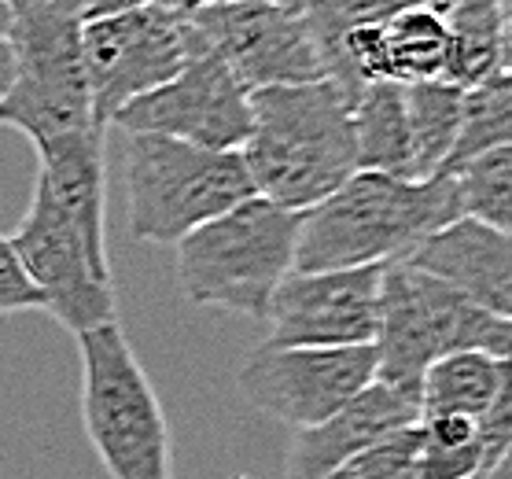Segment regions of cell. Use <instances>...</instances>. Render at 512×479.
Here are the masks:
<instances>
[{"mask_svg":"<svg viewBox=\"0 0 512 479\" xmlns=\"http://www.w3.org/2000/svg\"><path fill=\"white\" fill-rule=\"evenodd\" d=\"M461 218L454 174L424 181L358 170L317 207L303 211L295 273L406 262L428 236Z\"/></svg>","mask_w":512,"mask_h":479,"instance_id":"1","label":"cell"},{"mask_svg":"<svg viewBox=\"0 0 512 479\" xmlns=\"http://www.w3.org/2000/svg\"><path fill=\"white\" fill-rule=\"evenodd\" d=\"M255 196L303 214L358 174L350 96L336 82L251 93V137L240 148Z\"/></svg>","mask_w":512,"mask_h":479,"instance_id":"2","label":"cell"},{"mask_svg":"<svg viewBox=\"0 0 512 479\" xmlns=\"http://www.w3.org/2000/svg\"><path fill=\"white\" fill-rule=\"evenodd\" d=\"M303 214L262 196L236 203L177 244V284L188 303L266 317L288 273H295Z\"/></svg>","mask_w":512,"mask_h":479,"instance_id":"3","label":"cell"},{"mask_svg":"<svg viewBox=\"0 0 512 479\" xmlns=\"http://www.w3.org/2000/svg\"><path fill=\"white\" fill-rule=\"evenodd\" d=\"M373 351L376 380L417 402L424 373L446 354L487 351L512 358V321L472 306L409 262H391L384 266Z\"/></svg>","mask_w":512,"mask_h":479,"instance_id":"4","label":"cell"},{"mask_svg":"<svg viewBox=\"0 0 512 479\" xmlns=\"http://www.w3.org/2000/svg\"><path fill=\"white\" fill-rule=\"evenodd\" d=\"M122 177L129 236L163 247H177L199 225L255 196L240 152H210L159 133H126Z\"/></svg>","mask_w":512,"mask_h":479,"instance_id":"5","label":"cell"},{"mask_svg":"<svg viewBox=\"0 0 512 479\" xmlns=\"http://www.w3.org/2000/svg\"><path fill=\"white\" fill-rule=\"evenodd\" d=\"M15 85L0 104V126L30 137L34 152L107 133L93 115L82 63V15L56 0H15Z\"/></svg>","mask_w":512,"mask_h":479,"instance_id":"6","label":"cell"},{"mask_svg":"<svg viewBox=\"0 0 512 479\" xmlns=\"http://www.w3.org/2000/svg\"><path fill=\"white\" fill-rule=\"evenodd\" d=\"M82 424L111 479H174V435L118 321L78 336Z\"/></svg>","mask_w":512,"mask_h":479,"instance_id":"7","label":"cell"},{"mask_svg":"<svg viewBox=\"0 0 512 479\" xmlns=\"http://www.w3.org/2000/svg\"><path fill=\"white\" fill-rule=\"evenodd\" d=\"M199 52L188 12L174 4H140L82 19V63L93 115L104 129L137 96L174 78Z\"/></svg>","mask_w":512,"mask_h":479,"instance_id":"8","label":"cell"},{"mask_svg":"<svg viewBox=\"0 0 512 479\" xmlns=\"http://www.w3.org/2000/svg\"><path fill=\"white\" fill-rule=\"evenodd\" d=\"M8 240L23 262L26 277L45 299V310L74 339L118 321L111 266L96 262L78 225L52 199L41 177L34 181V196H30L23 222Z\"/></svg>","mask_w":512,"mask_h":479,"instance_id":"9","label":"cell"},{"mask_svg":"<svg viewBox=\"0 0 512 479\" xmlns=\"http://www.w3.org/2000/svg\"><path fill=\"white\" fill-rule=\"evenodd\" d=\"M188 23L199 48L214 52L251 93L325 78L303 8H288L280 0H229L192 8Z\"/></svg>","mask_w":512,"mask_h":479,"instance_id":"10","label":"cell"},{"mask_svg":"<svg viewBox=\"0 0 512 479\" xmlns=\"http://www.w3.org/2000/svg\"><path fill=\"white\" fill-rule=\"evenodd\" d=\"M111 129L159 133L210 152H240L251 137V89L214 52L199 48L166 85L129 100L111 118Z\"/></svg>","mask_w":512,"mask_h":479,"instance_id":"11","label":"cell"},{"mask_svg":"<svg viewBox=\"0 0 512 479\" xmlns=\"http://www.w3.org/2000/svg\"><path fill=\"white\" fill-rule=\"evenodd\" d=\"M376 380L373 347H269L262 343L236 384L255 409L273 421L314 428L343 409L361 387Z\"/></svg>","mask_w":512,"mask_h":479,"instance_id":"12","label":"cell"},{"mask_svg":"<svg viewBox=\"0 0 512 479\" xmlns=\"http://www.w3.org/2000/svg\"><path fill=\"white\" fill-rule=\"evenodd\" d=\"M384 266L288 273L269 303V347H373Z\"/></svg>","mask_w":512,"mask_h":479,"instance_id":"13","label":"cell"},{"mask_svg":"<svg viewBox=\"0 0 512 479\" xmlns=\"http://www.w3.org/2000/svg\"><path fill=\"white\" fill-rule=\"evenodd\" d=\"M420 421V406L373 380L314 428H299L284 457V479H332L339 468L395 428Z\"/></svg>","mask_w":512,"mask_h":479,"instance_id":"14","label":"cell"},{"mask_svg":"<svg viewBox=\"0 0 512 479\" xmlns=\"http://www.w3.org/2000/svg\"><path fill=\"white\" fill-rule=\"evenodd\" d=\"M461 299L487 314L512 321V236L483 222L457 218L406 258Z\"/></svg>","mask_w":512,"mask_h":479,"instance_id":"15","label":"cell"},{"mask_svg":"<svg viewBox=\"0 0 512 479\" xmlns=\"http://www.w3.org/2000/svg\"><path fill=\"white\" fill-rule=\"evenodd\" d=\"M420 417L457 413L479 424L487 468L512 443V358L487 351H457L431 365L420 380Z\"/></svg>","mask_w":512,"mask_h":479,"instance_id":"16","label":"cell"},{"mask_svg":"<svg viewBox=\"0 0 512 479\" xmlns=\"http://www.w3.org/2000/svg\"><path fill=\"white\" fill-rule=\"evenodd\" d=\"M107 133L82 137V141L52 144L37 152V177L45 181L67 218L78 225L96 262H107Z\"/></svg>","mask_w":512,"mask_h":479,"instance_id":"17","label":"cell"},{"mask_svg":"<svg viewBox=\"0 0 512 479\" xmlns=\"http://www.w3.org/2000/svg\"><path fill=\"white\" fill-rule=\"evenodd\" d=\"M409 126V177L446 174V163L454 155L457 133H461V104L465 89L450 82H413L402 85Z\"/></svg>","mask_w":512,"mask_h":479,"instance_id":"18","label":"cell"},{"mask_svg":"<svg viewBox=\"0 0 512 479\" xmlns=\"http://www.w3.org/2000/svg\"><path fill=\"white\" fill-rule=\"evenodd\" d=\"M350 118H354L358 170L409 177V126H406V104H402V85L395 82L361 85L358 93L350 96Z\"/></svg>","mask_w":512,"mask_h":479,"instance_id":"19","label":"cell"},{"mask_svg":"<svg viewBox=\"0 0 512 479\" xmlns=\"http://www.w3.org/2000/svg\"><path fill=\"white\" fill-rule=\"evenodd\" d=\"M450 52L443 82L457 89L487 82L501 67V0H450L443 8Z\"/></svg>","mask_w":512,"mask_h":479,"instance_id":"20","label":"cell"},{"mask_svg":"<svg viewBox=\"0 0 512 479\" xmlns=\"http://www.w3.org/2000/svg\"><path fill=\"white\" fill-rule=\"evenodd\" d=\"M512 144V74L498 71L487 82L465 89L461 104V133H457L454 155L446 163V174L476 159L483 152Z\"/></svg>","mask_w":512,"mask_h":479,"instance_id":"21","label":"cell"},{"mask_svg":"<svg viewBox=\"0 0 512 479\" xmlns=\"http://www.w3.org/2000/svg\"><path fill=\"white\" fill-rule=\"evenodd\" d=\"M461 218L512 236V144L483 152L454 170Z\"/></svg>","mask_w":512,"mask_h":479,"instance_id":"22","label":"cell"},{"mask_svg":"<svg viewBox=\"0 0 512 479\" xmlns=\"http://www.w3.org/2000/svg\"><path fill=\"white\" fill-rule=\"evenodd\" d=\"M420 446H424L420 421L395 428L384 439H376L369 450H361L354 461H347L332 479H417Z\"/></svg>","mask_w":512,"mask_h":479,"instance_id":"23","label":"cell"},{"mask_svg":"<svg viewBox=\"0 0 512 479\" xmlns=\"http://www.w3.org/2000/svg\"><path fill=\"white\" fill-rule=\"evenodd\" d=\"M30 310H45V299L34 288V281L26 277L12 240L0 236V317L30 314Z\"/></svg>","mask_w":512,"mask_h":479,"instance_id":"24","label":"cell"},{"mask_svg":"<svg viewBox=\"0 0 512 479\" xmlns=\"http://www.w3.org/2000/svg\"><path fill=\"white\" fill-rule=\"evenodd\" d=\"M15 71H19V63H15V45L8 34H0V104L8 100L15 85Z\"/></svg>","mask_w":512,"mask_h":479,"instance_id":"25","label":"cell"},{"mask_svg":"<svg viewBox=\"0 0 512 479\" xmlns=\"http://www.w3.org/2000/svg\"><path fill=\"white\" fill-rule=\"evenodd\" d=\"M140 4H174V0H89L85 4V15H111V12H126V8H140Z\"/></svg>","mask_w":512,"mask_h":479,"instance_id":"26","label":"cell"},{"mask_svg":"<svg viewBox=\"0 0 512 479\" xmlns=\"http://www.w3.org/2000/svg\"><path fill=\"white\" fill-rule=\"evenodd\" d=\"M512 74V0H501V67Z\"/></svg>","mask_w":512,"mask_h":479,"instance_id":"27","label":"cell"},{"mask_svg":"<svg viewBox=\"0 0 512 479\" xmlns=\"http://www.w3.org/2000/svg\"><path fill=\"white\" fill-rule=\"evenodd\" d=\"M476 479H512V443L505 446V454H501L487 472H479Z\"/></svg>","mask_w":512,"mask_h":479,"instance_id":"28","label":"cell"},{"mask_svg":"<svg viewBox=\"0 0 512 479\" xmlns=\"http://www.w3.org/2000/svg\"><path fill=\"white\" fill-rule=\"evenodd\" d=\"M12 30V4H0V34Z\"/></svg>","mask_w":512,"mask_h":479,"instance_id":"29","label":"cell"},{"mask_svg":"<svg viewBox=\"0 0 512 479\" xmlns=\"http://www.w3.org/2000/svg\"><path fill=\"white\" fill-rule=\"evenodd\" d=\"M280 4H288V8H306L310 0H280Z\"/></svg>","mask_w":512,"mask_h":479,"instance_id":"30","label":"cell"},{"mask_svg":"<svg viewBox=\"0 0 512 479\" xmlns=\"http://www.w3.org/2000/svg\"><path fill=\"white\" fill-rule=\"evenodd\" d=\"M0 4H15V0H0Z\"/></svg>","mask_w":512,"mask_h":479,"instance_id":"31","label":"cell"}]
</instances>
